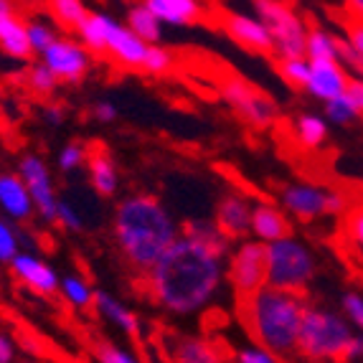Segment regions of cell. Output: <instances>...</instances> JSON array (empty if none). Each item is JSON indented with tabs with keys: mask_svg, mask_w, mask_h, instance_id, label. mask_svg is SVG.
Masks as SVG:
<instances>
[{
	"mask_svg": "<svg viewBox=\"0 0 363 363\" xmlns=\"http://www.w3.org/2000/svg\"><path fill=\"white\" fill-rule=\"evenodd\" d=\"M125 23H128L143 41H147V43L163 41V23H160V18H157L155 13H152L143 0L128 8V13H125Z\"/></svg>",
	"mask_w": 363,
	"mask_h": 363,
	"instance_id": "26",
	"label": "cell"
},
{
	"mask_svg": "<svg viewBox=\"0 0 363 363\" xmlns=\"http://www.w3.org/2000/svg\"><path fill=\"white\" fill-rule=\"evenodd\" d=\"M340 313L348 318L356 330H363V292L358 290H348L340 297Z\"/></svg>",
	"mask_w": 363,
	"mask_h": 363,
	"instance_id": "40",
	"label": "cell"
},
{
	"mask_svg": "<svg viewBox=\"0 0 363 363\" xmlns=\"http://www.w3.org/2000/svg\"><path fill=\"white\" fill-rule=\"evenodd\" d=\"M218 89H221V97H224L226 107L242 122H247L249 128L267 130L274 125V120L279 115V107L269 94L259 91L257 86H252L249 82H244L239 77H226Z\"/></svg>",
	"mask_w": 363,
	"mask_h": 363,
	"instance_id": "9",
	"label": "cell"
},
{
	"mask_svg": "<svg viewBox=\"0 0 363 363\" xmlns=\"http://www.w3.org/2000/svg\"><path fill=\"white\" fill-rule=\"evenodd\" d=\"M343 11L348 16V21L363 23V0H343Z\"/></svg>",
	"mask_w": 363,
	"mask_h": 363,
	"instance_id": "48",
	"label": "cell"
},
{
	"mask_svg": "<svg viewBox=\"0 0 363 363\" xmlns=\"http://www.w3.org/2000/svg\"><path fill=\"white\" fill-rule=\"evenodd\" d=\"M54 224L59 226V229L69 231V234H79V231L84 229V216H82V211H79L74 203L59 199V203H56Z\"/></svg>",
	"mask_w": 363,
	"mask_h": 363,
	"instance_id": "39",
	"label": "cell"
},
{
	"mask_svg": "<svg viewBox=\"0 0 363 363\" xmlns=\"http://www.w3.org/2000/svg\"><path fill=\"white\" fill-rule=\"evenodd\" d=\"M356 328L343 313L320 305H308L297 338V358L308 361H343L345 345Z\"/></svg>",
	"mask_w": 363,
	"mask_h": 363,
	"instance_id": "4",
	"label": "cell"
},
{
	"mask_svg": "<svg viewBox=\"0 0 363 363\" xmlns=\"http://www.w3.org/2000/svg\"><path fill=\"white\" fill-rule=\"evenodd\" d=\"M221 26L231 41L239 43L242 49L252 51V54H272L274 51L269 30L255 13H226Z\"/></svg>",
	"mask_w": 363,
	"mask_h": 363,
	"instance_id": "15",
	"label": "cell"
},
{
	"mask_svg": "<svg viewBox=\"0 0 363 363\" xmlns=\"http://www.w3.org/2000/svg\"><path fill=\"white\" fill-rule=\"evenodd\" d=\"M315 274H318V259L303 239L287 234L267 244V285L308 292Z\"/></svg>",
	"mask_w": 363,
	"mask_h": 363,
	"instance_id": "5",
	"label": "cell"
},
{
	"mask_svg": "<svg viewBox=\"0 0 363 363\" xmlns=\"http://www.w3.org/2000/svg\"><path fill=\"white\" fill-rule=\"evenodd\" d=\"M59 84H61L59 77H56L41 59H38V64H33V67L28 69V74H26V86H28V91L41 99L51 97V94L59 89Z\"/></svg>",
	"mask_w": 363,
	"mask_h": 363,
	"instance_id": "32",
	"label": "cell"
},
{
	"mask_svg": "<svg viewBox=\"0 0 363 363\" xmlns=\"http://www.w3.org/2000/svg\"><path fill=\"white\" fill-rule=\"evenodd\" d=\"M16 358H18V340L0 328V363H13Z\"/></svg>",
	"mask_w": 363,
	"mask_h": 363,
	"instance_id": "44",
	"label": "cell"
},
{
	"mask_svg": "<svg viewBox=\"0 0 363 363\" xmlns=\"http://www.w3.org/2000/svg\"><path fill=\"white\" fill-rule=\"evenodd\" d=\"M351 72L340 61H310V74L305 82V91L318 102L338 97L348 89Z\"/></svg>",
	"mask_w": 363,
	"mask_h": 363,
	"instance_id": "16",
	"label": "cell"
},
{
	"mask_svg": "<svg viewBox=\"0 0 363 363\" xmlns=\"http://www.w3.org/2000/svg\"><path fill=\"white\" fill-rule=\"evenodd\" d=\"M18 11L16 8V0H0V16H6V13H13Z\"/></svg>",
	"mask_w": 363,
	"mask_h": 363,
	"instance_id": "49",
	"label": "cell"
},
{
	"mask_svg": "<svg viewBox=\"0 0 363 363\" xmlns=\"http://www.w3.org/2000/svg\"><path fill=\"white\" fill-rule=\"evenodd\" d=\"M147 46H150V43L143 41L128 23H120L115 16H109L107 36H104V54L115 61L117 67L143 69Z\"/></svg>",
	"mask_w": 363,
	"mask_h": 363,
	"instance_id": "12",
	"label": "cell"
},
{
	"mask_svg": "<svg viewBox=\"0 0 363 363\" xmlns=\"http://www.w3.org/2000/svg\"><path fill=\"white\" fill-rule=\"evenodd\" d=\"M345 94L351 97L353 107H356V112H358V120H363V77H351Z\"/></svg>",
	"mask_w": 363,
	"mask_h": 363,
	"instance_id": "46",
	"label": "cell"
},
{
	"mask_svg": "<svg viewBox=\"0 0 363 363\" xmlns=\"http://www.w3.org/2000/svg\"><path fill=\"white\" fill-rule=\"evenodd\" d=\"M234 361H239V363H272V361H277V356H274L272 351H267L264 345H259V343L252 340L249 345H242V348L234 353Z\"/></svg>",
	"mask_w": 363,
	"mask_h": 363,
	"instance_id": "42",
	"label": "cell"
},
{
	"mask_svg": "<svg viewBox=\"0 0 363 363\" xmlns=\"http://www.w3.org/2000/svg\"><path fill=\"white\" fill-rule=\"evenodd\" d=\"M91 51L86 49L84 43L79 38H69V36H59L49 49L43 51L38 59L51 69V72L59 77V82H67V84H77L89 74L91 64Z\"/></svg>",
	"mask_w": 363,
	"mask_h": 363,
	"instance_id": "10",
	"label": "cell"
},
{
	"mask_svg": "<svg viewBox=\"0 0 363 363\" xmlns=\"http://www.w3.org/2000/svg\"><path fill=\"white\" fill-rule=\"evenodd\" d=\"M23 239H21L18 229L11 224V218L0 213V264H11V259L21 252Z\"/></svg>",
	"mask_w": 363,
	"mask_h": 363,
	"instance_id": "37",
	"label": "cell"
},
{
	"mask_svg": "<svg viewBox=\"0 0 363 363\" xmlns=\"http://www.w3.org/2000/svg\"><path fill=\"white\" fill-rule=\"evenodd\" d=\"M252 206H255V201L249 199V196L229 191V194L218 199L213 221H216L218 229L224 231L231 242L247 239V236H252Z\"/></svg>",
	"mask_w": 363,
	"mask_h": 363,
	"instance_id": "14",
	"label": "cell"
},
{
	"mask_svg": "<svg viewBox=\"0 0 363 363\" xmlns=\"http://www.w3.org/2000/svg\"><path fill=\"white\" fill-rule=\"evenodd\" d=\"M160 23L170 28H188L203 18V3L201 0H143Z\"/></svg>",
	"mask_w": 363,
	"mask_h": 363,
	"instance_id": "22",
	"label": "cell"
},
{
	"mask_svg": "<svg viewBox=\"0 0 363 363\" xmlns=\"http://www.w3.org/2000/svg\"><path fill=\"white\" fill-rule=\"evenodd\" d=\"M91 310H94L107 325H112L115 330H120L122 335H128V338H140V333H143V330H140L143 325H140V318L135 315V310L128 308V305L122 303L117 295H112V292L97 290Z\"/></svg>",
	"mask_w": 363,
	"mask_h": 363,
	"instance_id": "20",
	"label": "cell"
},
{
	"mask_svg": "<svg viewBox=\"0 0 363 363\" xmlns=\"http://www.w3.org/2000/svg\"><path fill=\"white\" fill-rule=\"evenodd\" d=\"M86 173H89V183L94 188V194L109 199L120 191V170H117L115 157L109 155L104 147H91L89 157H86Z\"/></svg>",
	"mask_w": 363,
	"mask_h": 363,
	"instance_id": "21",
	"label": "cell"
},
{
	"mask_svg": "<svg viewBox=\"0 0 363 363\" xmlns=\"http://www.w3.org/2000/svg\"><path fill=\"white\" fill-rule=\"evenodd\" d=\"M173 67H176V56H173V51L165 49L163 43H150L140 72L150 74V77H165L168 72H173Z\"/></svg>",
	"mask_w": 363,
	"mask_h": 363,
	"instance_id": "33",
	"label": "cell"
},
{
	"mask_svg": "<svg viewBox=\"0 0 363 363\" xmlns=\"http://www.w3.org/2000/svg\"><path fill=\"white\" fill-rule=\"evenodd\" d=\"M18 176L23 178V183L28 186L36 213L43 221L54 224L59 196H56V183H54V176H51V168L46 165V160H43L41 155H36V152H26L18 163Z\"/></svg>",
	"mask_w": 363,
	"mask_h": 363,
	"instance_id": "11",
	"label": "cell"
},
{
	"mask_svg": "<svg viewBox=\"0 0 363 363\" xmlns=\"http://www.w3.org/2000/svg\"><path fill=\"white\" fill-rule=\"evenodd\" d=\"M279 61V74L285 79L292 89H305V82H308L310 74V59L305 54L300 56H285Z\"/></svg>",
	"mask_w": 363,
	"mask_h": 363,
	"instance_id": "34",
	"label": "cell"
},
{
	"mask_svg": "<svg viewBox=\"0 0 363 363\" xmlns=\"http://www.w3.org/2000/svg\"><path fill=\"white\" fill-rule=\"evenodd\" d=\"M287 234H292L290 213L272 201H255V206H252V236L269 244Z\"/></svg>",
	"mask_w": 363,
	"mask_h": 363,
	"instance_id": "18",
	"label": "cell"
},
{
	"mask_svg": "<svg viewBox=\"0 0 363 363\" xmlns=\"http://www.w3.org/2000/svg\"><path fill=\"white\" fill-rule=\"evenodd\" d=\"M0 213L11 221H28L36 206L18 173H0Z\"/></svg>",
	"mask_w": 363,
	"mask_h": 363,
	"instance_id": "19",
	"label": "cell"
},
{
	"mask_svg": "<svg viewBox=\"0 0 363 363\" xmlns=\"http://www.w3.org/2000/svg\"><path fill=\"white\" fill-rule=\"evenodd\" d=\"M59 295L64 297V303H67L69 308L84 313V310H91V305H94L97 290H94V285H91L84 274L72 272V274H64V277L59 279Z\"/></svg>",
	"mask_w": 363,
	"mask_h": 363,
	"instance_id": "25",
	"label": "cell"
},
{
	"mask_svg": "<svg viewBox=\"0 0 363 363\" xmlns=\"http://www.w3.org/2000/svg\"><path fill=\"white\" fill-rule=\"evenodd\" d=\"M107 23H109V13L102 11H89L82 26L77 28L79 41L84 43L91 54H104V36H107Z\"/></svg>",
	"mask_w": 363,
	"mask_h": 363,
	"instance_id": "29",
	"label": "cell"
},
{
	"mask_svg": "<svg viewBox=\"0 0 363 363\" xmlns=\"http://www.w3.org/2000/svg\"><path fill=\"white\" fill-rule=\"evenodd\" d=\"M340 61L353 77H363V23L348 21L345 36L340 38Z\"/></svg>",
	"mask_w": 363,
	"mask_h": 363,
	"instance_id": "27",
	"label": "cell"
},
{
	"mask_svg": "<svg viewBox=\"0 0 363 363\" xmlns=\"http://www.w3.org/2000/svg\"><path fill=\"white\" fill-rule=\"evenodd\" d=\"M345 234H348V242L363 255V206H351L345 211Z\"/></svg>",
	"mask_w": 363,
	"mask_h": 363,
	"instance_id": "41",
	"label": "cell"
},
{
	"mask_svg": "<svg viewBox=\"0 0 363 363\" xmlns=\"http://www.w3.org/2000/svg\"><path fill=\"white\" fill-rule=\"evenodd\" d=\"M143 277L147 300L157 310L173 318H194L206 313L224 290L226 255L181 231Z\"/></svg>",
	"mask_w": 363,
	"mask_h": 363,
	"instance_id": "1",
	"label": "cell"
},
{
	"mask_svg": "<svg viewBox=\"0 0 363 363\" xmlns=\"http://www.w3.org/2000/svg\"><path fill=\"white\" fill-rule=\"evenodd\" d=\"M86 157H89V147L84 143H67V145L59 150V157H56V165H59L61 173H77V170L86 168Z\"/></svg>",
	"mask_w": 363,
	"mask_h": 363,
	"instance_id": "36",
	"label": "cell"
},
{
	"mask_svg": "<svg viewBox=\"0 0 363 363\" xmlns=\"http://www.w3.org/2000/svg\"><path fill=\"white\" fill-rule=\"evenodd\" d=\"M94 358L102 363H135L140 356L130 348V345L115 343V340H102V343H97Z\"/></svg>",
	"mask_w": 363,
	"mask_h": 363,
	"instance_id": "38",
	"label": "cell"
},
{
	"mask_svg": "<svg viewBox=\"0 0 363 363\" xmlns=\"http://www.w3.org/2000/svg\"><path fill=\"white\" fill-rule=\"evenodd\" d=\"M325 104V120L330 122V125H340V128H345V125H353V122L358 120V112L356 107H353L351 97L348 94H338V97L328 99Z\"/></svg>",
	"mask_w": 363,
	"mask_h": 363,
	"instance_id": "35",
	"label": "cell"
},
{
	"mask_svg": "<svg viewBox=\"0 0 363 363\" xmlns=\"http://www.w3.org/2000/svg\"><path fill=\"white\" fill-rule=\"evenodd\" d=\"M41 120L46 122L49 128H61V125L67 122V109L61 107V104H56V102L43 104V109H41Z\"/></svg>",
	"mask_w": 363,
	"mask_h": 363,
	"instance_id": "45",
	"label": "cell"
},
{
	"mask_svg": "<svg viewBox=\"0 0 363 363\" xmlns=\"http://www.w3.org/2000/svg\"><path fill=\"white\" fill-rule=\"evenodd\" d=\"M0 51L16 61H28L33 56L28 41V23L18 11L0 16Z\"/></svg>",
	"mask_w": 363,
	"mask_h": 363,
	"instance_id": "23",
	"label": "cell"
},
{
	"mask_svg": "<svg viewBox=\"0 0 363 363\" xmlns=\"http://www.w3.org/2000/svg\"><path fill=\"white\" fill-rule=\"evenodd\" d=\"M112 234L125 262L135 272L145 274L178 239L181 224L160 199L150 194H130L117 203Z\"/></svg>",
	"mask_w": 363,
	"mask_h": 363,
	"instance_id": "2",
	"label": "cell"
},
{
	"mask_svg": "<svg viewBox=\"0 0 363 363\" xmlns=\"http://www.w3.org/2000/svg\"><path fill=\"white\" fill-rule=\"evenodd\" d=\"M252 8H255V16H259V21L269 30L274 46L272 54L277 59L305 54L310 28L287 0H252Z\"/></svg>",
	"mask_w": 363,
	"mask_h": 363,
	"instance_id": "7",
	"label": "cell"
},
{
	"mask_svg": "<svg viewBox=\"0 0 363 363\" xmlns=\"http://www.w3.org/2000/svg\"><path fill=\"white\" fill-rule=\"evenodd\" d=\"M292 138L303 150H320L330 138V122L325 120V115L303 112L292 122Z\"/></svg>",
	"mask_w": 363,
	"mask_h": 363,
	"instance_id": "24",
	"label": "cell"
},
{
	"mask_svg": "<svg viewBox=\"0 0 363 363\" xmlns=\"http://www.w3.org/2000/svg\"><path fill=\"white\" fill-rule=\"evenodd\" d=\"M11 274L18 279L21 285L28 287L30 292H36L41 297L59 295V272H56L51 262H46L43 257L33 255V252H23L21 249L18 255L11 259Z\"/></svg>",
	"mask_w": 363,
	"mask_h": 363,
	"instance_id": "13",
	"label": "cell"
},
{
	"mask_svg": "<svg viewBox=\"0 0 363 363\" xmlns=\"http://www.w3.org/2000/svg\"><path fill=\"white\" fill-rule=\"evenodd\" d=\"M279 206L290 213V218L310 224L325 216H345L351 201L340 188L320 186L313 181H292L279 191Z\"/></svg>",
	"mask_w": 363,
	"mask_h": 363,
	"instance_id": "6",
	"label": "cell"
},
{
	"mask_svg": "<svg viewBox=\"0 0 363 363\" xmlns=\"http://www.w3.org/2000/svg\"><path fill=\"white\" fill-rule=\"evenodd\" d=\"M226 282L236 297H247L267 285V244L247 236L231 247L226 257Z\"/></svg>",
	"mask_w": 363,
	"mask_h": 363,
	"instance_id": "8",
	"label": "cell"
},
{
	"mask_svg": "<svg viewBox=\"0 0 363 363\" xmlns=\"http://www.w3.org/2000/svg\"><path fill=\"white\" fill-rule=\"evenodd\" d=\"M305 292L264 285L247 297H239V315L247 335L272 351L277 361L297 358V338L308 308Z\"/></svg>",
	"mask_w": 363,
	"mask_h": 363,
	"instance_id": "3",
	"label": "cell"
},
{
	"mask_svg": "<svg viewBox=\"0 0 363 363\" xmlns=\"http://www.w3.org/2000/svg\"><path fill=\"white\" fill-rule=\"evenodd\" d=\"M91 117L99 125H112L120 117V109H117L115 102H109V99H99V102L91 104Z\"/></svg>",
	"mask_w": 363,
	"mask_h": 363,
	"instance_id": "43",
	"label": "cell"
},
{
	"mask_svg": "<svg viewBox=\"0 0 363 363\" xmlns=\"http://www.w3.org/2000/svg\"><path fill=\"white\" fill-rule=\"evenodd\" d=\"M163 348L170 361H183V363H213L224 358V353L218 351V345L213 340H208L206 335L173 333L165 340Z\"/></svg>",
	"mask_w": 363,
	"mask_h": 363,
	"instance_id": "17",
	"label": "cell"
},
{
	"mask_svg": "<svg viewBox=\"0 0 363 363\" xmlns=\"http://www.w3.org/2000/svg\"><path fill=\"white\" fill-rule=\"evenodd\" d=\"M343 361H363V330H353L351 340L345 345Z\"/></svg>",
	"mask_w": 363,
	"mask_h": 363,
	"instance_id": "47",
	"label": "cell"
},
{
	"mask_svg": "<svg viewBox=\"0 0 363 363\" xmlns=\"http://www.w3.org/2000/svg\"><path fill=\"white\" fill-rule=\"evenodd\" d=\"M49 3V13L56 26L67 30H77L82 26V21L89 16L84 0H46Z\"/></svg>",
	"mask_w": 363,
	"mask_h": 363,
	"instance_id": "30",
	"label": "cell"
},
{
	"mask_svg": "<svg viewBox=\"0 0 363 363\" xmlns=\"http://www.w3.org/2000/svg\"><path fill=\"white\" fill-rule=\"evenodd\" d=\"M305 56L310 61H340V36L330 33L328 28H310L308 41H305Z\"/></svg>",
	"mask_w": 363,
	"mask_h": 363,
	"instance_id": "28",
	"label": "cell"
},
{
	"mask_svg": "<svg viewBox=\"0 0 363 363\" xmlns=\"http://www.w3.org/2000/svg\"><path fill=\"white\" fill-rule=\"evenodd\" d=\"M26 23H28V41L30 49H33V56H41L59 38V28L54 26V18L33 16V18H26Z\"/></svg>",
	"mask_w": 363,
	"mask_h": 363,
	"instance_id": "31",
	"label": "cell"
}]
</instances>
